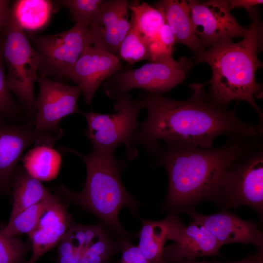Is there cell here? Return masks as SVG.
I'll list each match as a JSON object with an SVG mask.
<instances>
[{"label":"cell","instance_id":"cell-1","mask_svg":"<svg viewBox=\"0 0 263 263\" xmlns=\"http://www.w3.org/2000/svg\"><path fill=\"white\" fill-rule=\"evenodd\" d=\"M204 85L190 84L191 95L184 101L149 93L141 100L147 118L134 134L132 146L141 145L153 153L160 140L169 145L209 149L220 135L262 138V124L245 122L234 111L214 103L207 96Z\"/></svg>","mask_w":263,"mask_h":263},{"label":"cell","instance_id":"cell-2","mask_svg":"<svg viewBox=\"0 0 263 263\" xmlns=\"http://www.w3.org/2000/svg\"><path fill=\"white\" fill-rule=\"evenodd\" d=\"M260 139L231 135L221 147H197L166 144L153 153L169 176L166 204L187 213L202 201L217 204L228 172L241 157L260 143Z\"/></svg>","mask_w":263,"mask_h":263},{"label":"cell","instance_id":"cell-3","mask_svg":"<svg viewBox=\"0 0 263 263\" xmlns=\"http://www.w3.org/2000/svg\"><path fill=\"white\" fill-rule=\"evenodd\" d=\"M251 22L246 35L240 42L231 39L222 40L208 49L195 52L193 64L207 63L210 66L212 76L210 99L225 108L231 101L244 100L257 113L262 124L263 113L254 97L261 98L262 86L255 78L257 70L263 67L257 52L263 40V28L256 8L250 13Z\"/></svg>","mask_w":263,"mask_h":263},{"label":"cell","instance_id":"cell-4","mask_svg":"<svg viewBox=\"0 0 263 263\" xmlns=\"http://www.w3.org/2000/svg\"><path fill=\"white\" fill-rule=\"evenodd\" d=\"M80 157L87 169L83 189L74 192L62 186L60 190L72 201L91 211L118 232L124 230L119 223V210L126 207L135 213L138 203L127 192L120 177V166L114 152L92 146L90 152L83 154L75 149L63 148Z\"/></svg>","mask_w":263,"mask_h":263},{"label":"cell","instance_id":"cell-5","mask_svg":"<svg viewBox=\"0 0 263 263\" xmlns=\"http://www.w3.org/2000/svg\"><path fill=\"white\" fill-rule=\"evenodd\" d=\"M1 43L8 70L7 87L16 95L27 115L34 118L37 109L34 86L39 75V59L11 9Z\"/></svg>","mask_w":263,"mask_h":263},{"label":"cell","instance_id":"cell-6","mask_svg":"<svg viewBox=\"0 0 263 263\" xmlns=\"http://www.w3.org/2000/svg\"><path fill=\"white\" fill-rule=\"evenodd\" d=\"M115 99L114 113L81 112L88 124L86 134L92 146L103 150L114 152L117 146L124 145L127 157L133 159L138 151L133 147L132 141L139 126L137 117L143 109L142 103L141 100H133L128 93Z\"/></svg>","mask_w":263,"mask_h":263},{"label":"cell","instance_id":"cell-7","mask_svg":"<svg viewBox=\"0 0 263 263\" xmlns=\"http://www.w3.org/2000/svg\"><path fill=\"white\" fill-rule=\"evenodd\" d=\"M27 36L39 57L38 75L62 82L68 78L84 49L94 43L91 29L77 23L59 33Z\"/></svg>","mask_w":263,"mask_h":263},{"label":"cell","instance_id":"cell-8","mask_svg":"<svg viewBox=\"0 0 263 263\" xmlns=\"http://www.w3.org/2000/svg\"><path fill=\"white\" fill-rule=\"evenodd\" d=\"M193 65L185 57L177 61L172 55L163 56L137 69L114 74L107 79L104 90L107 96L114 99L134 88L160 94L183 82L186 72Z\"/></svg>","mask_w":263,"mask_h":263},{"label":"cell","instance_id":"cell-9","mask_svg":"<svg viewBox=\"0 0 263 263\" xmlns=\"http://www.w3.org/2000/svg\"><path fill=\"white\" fill-rule=\"evenodd\" d=\"M39 93L36 99L34 130L42 138L44 145L53 147L62 134L59 122L73 113L81 114L77 100L81 90L77 85L70 86L38 75Z\"/></svg>","mask_w":263,"mask_h":263},{"label":"cell","instance_id":"cell-10","mask_svg":"<svg viewBox=\"0 0 263 263\" xmlns=\"http://www.w3.org/2000/svg\"><path fill=\"white\" fill-rule=\"evenodd\" d=\"M223 209L252 207L263 210V151L261 144L241 157L227 173L217 204Z\"/></svg>","mask_w":263,"mask_h":263},{"label":"cell","instance_id":"cell-11","mask_svg":"<svg viewBox=\"0 0 263 263\" xmlns=\"http://www.w3.org/2000/svg\"><path fill=\"white\" fill-rule=\"evenodd\" d=\"M194 31L200 48L211 46L219 41L244 37L247 31L231 15L226 0H211L204 2L188 0Z\"/></svg>","mask_w":263,"mask_h":263},{"label":"cell","instance_id":"cell-12","mask_svg":"<svg viewBox=\"0 0 263 263\" xmlns=\"http://www.w3.org/2000/svg\"><path fill=\"white\" fill-rule=\"evenodd\" d=\"M121 68L119 58L93 44L82 51L68 78L80 88L85 102L89 104L101 83Z\"/></svg>","mask_w":263,"mask_h":263},{"label":"cell","instance_id":"cell-13","mask_svg":"<svg viewBox=\"0 0 263 263\" xmlns=\"http://www.w3.org/2000/svg\"><path fill=\"white\" fill-rule=\"evenodd\" d=\"M170 240L174 243L164 248L165 263L183 260L192 261L198 257L217 256L222 246L204 226L192 220L187 226L181 223L174 231Z\"/></svg>","mask_w":263,"mask_h":263},{"label":"cell","instance_id":"cell-14","mask_svg":"<svg viewBox=\"0 0 263 263\" xmlns=\"http://www.w3.org/2000/svg\"><path fill=\"white\" fill-rule=\"evenodd\" d=\"M129 10L128 0H104L90 27L94 44L118 58L119 46L131 26Z\"/></svg>","mask_w":263,"mask_h":263},{"label":"cell","instance_id":"cell-15","mask_svg":"<svg viewBox=\"0 0 263 263\" xmlns=\"http://www.w3.org/2000/svg\"><path fill=\"white\" fill-rule=\"evenodd\" d=\"M32 125L10 124L0 118V189H8L25 149L33 144L44 145Z\"/></svg>","mask_w":263,"mask_h":263},{"label":"cell","instance_id":"cell-16","mask_svg":"<svg viewBox=\"0 0 263 263\" xmlns=\"http://www.w3.org/2000/svg\"><path fill=\"white\" fill-rule=\"evenodd\" d=\"M186 213L192 220L204 226L223 245L238 243L252 244L263 247V234L254 221H246L225 210L209 215L196 212L192 209Z\"/></svg>","mask_w":263,"mask_h":263},{"label":"cell","instance_id":"cell-17","mask_svg":"<svg viewBox=\"0 0 263 263\" xmlns=\"http://www.w3.org/2000/svg\"><path fill=\"white\" fill-rule=\"evenodd\" d=\"M71 215L58 202L42 216L28 234L32 243V255L25 263H35L44 253L61 241L71 227Z\"/></svg>","mask_w":263,"mask_h":263},{"label":"cell","instance_id":"cell-18","mask_svg":"<svg viewBox=\"0 0 263 263\" xmlns=\"http://www.w3.org/2000/svg\"><path fill=\"white\" fill-rule=\"evenodd\" d=\"M182 222L174 213L159 221H142L139 233V247L149 263H165L163 254L166 242Z\"/></svg>","mask_w":263,"mask_h":263},{"label":"cell","instance_id":"cell-19","mask_svg":"<svg viewBox=\"0 0 263 263\" xmlns=\"http://www.w3.org/2000/svg\"><path fill=\"white\" fill-rule=\"evenodd\" d=\"M153 7L162 14L174 36L175 43L183 44L195 52L199 49V40L193 29L188 0H162Z\"/></svg>","mask_w":263,"mask_h":263},{"label":"cell","instance_id":"cell-20","mask_svg":"<svg viewBox=\"0 0 263 263\" xmlns=\"http://www.w3.org/2000/svg\"><path fill=\"white\" fill-rule=\"evenodd\" d=\"M10 185L14 200L9 220L51 194L40 181L31 176L20 167L16 168Z\"/></svg>","mask_w":263,"mask_h":263},{"label":"cell","instance_id":"cell-21","mask_svg":"<svg viewBox=\"0 0 263 263\" xmlns=\"http://www.w3.org/2000/svg\"><path fill=\"white\" fill-rule=\"evenodd\" d=\"M23 168L32 177L41 181L55 179L60 170L62 158L60 153L52 147L36 146L22 159Z\"/></svg>","mask_w":263,"mask_h":263},{"label":"cell","instance_id":"cell-22","mask_svg":"<svg viewBox=\"0 0 263 263\" xmlns=\"http://www.w3.org/2000/svg\"><path fill=\"white\" fill-rule=\"evenodd\" d=\"M11 9L22 29L31 33L44 28L56 11L48 0H15Z\"/></svg>","mask_w":263,"mask_h":263},{"label":"cell","instance_id":"cell-23","mask_svg":"<svg viewBox=\"0 0 263 263\" xmlns=\"http://www.w3.org/2000/svg\"><path fill=\"white\" fill-rule=\"evenodd\" d=\"M132 11L130 23L140 37L149 46L157 40L159 30L165 21L161 12L148 3L130 4Z\"/></svg>","mask_w":263,"mask_h":263},{"label":"cell","instance_id":"cell-24","mask_svg":"<svg viewBox=\"0 0 263 263\" xmlns=\"http://www.w3.org/2000/svg\"><path fill=\"white\" fill-rule=\"evenodd\" d=\"M58 202V198L51 194L9 220L6 225L0 230V231L8 237H15L22 234H29L36 227L44 213Z\"/></svg>","mask_w":263,"mask_h":263},{"label":"cell","instance_id":"cell-25","mask_svg":"<svg viewBox=\"0 0 263 263\" xmlns=\"http://www.w3.org/2000/svg\"><path fill=\"white\" fill-rule=\"evenodd\" d=\"M103 0H61L52 1L55 11L64 7L75 23L90 28L97 14Z\"/></svg>","mask_w":263,"mask_h":263},{"label":"cell","instance_id":"cell-26","mask_svg":"<svg viewBox=\"0 0 263 263\" xmlns=\"http://www.w3.org/2000/svg\"><path fill=\"white\" fill-rule=\"evenodd\" d=\"M118 58L131 64L144 60H150L148 45L131 25L119 46Z\"/></svg>","mask_w":263,"mask_h":263},{"label":"cell","instance_id":"cell-27","mask_svg":"<svg viewBox=\"0 0 263 263\" xmlns=\"http://www.w3.org/2000/svg\"><path fill=\"white\" fill-rule=\"evenodd\" d=\"M2 43L0 42V118L19 119L22 115V109L12 97L7 85Z\"/></svg>","mask_w":263,"mask_h":263},{"label":"cell","instance_id":"cell-28","mask_svg":"<svg viewBox=\"0 0 263 263\" xmlns=\"http://www.w3.org/2000/svg\"><path fill=\"white\" fill-rule=\"evenodd\" d=\"M113 245L103 234L84 251L78 263H105L112 252Z\"/></svg>","mask_w":263,"mask_h":263},{"label":"cell","instance_id":"cell-29","mask_svg":"<svg viewBox=\"0 0 263 263\" xmlns=\"http://www.w3.org/2000/svg\"><path fill=\"white\" fill-rule=\"evenodd\" d=\"M24 250L20 241L15 237L6 236L0 230V263H17Z\"/></svg>","mask_w":263,"mask_h":263},{"label":"cell","instance_id":"cell-30","mask_svg":"<svg viewBox=\"0 0 263 263\" xmlns=\"http://www.w3.org/2000/svg\"><path fill=\"white\" fill-rule=\"evenodd\" d=\"M121 248V263H149L138 246L125 242L122 244Z\"/></svg>","mask_w":263,"mask_h":263},{"label":"cell","instance_id":"cell-31","mask_svg":"<svg viewBox=\"0 0 263 263\" xmlns=\"http://www.w3.org/2000/svg\"><path fill=\"white\" fill-rule=\"evenodd\" d=\"M157 40H159L169 51H172L173 46L175 43V39L171 29L166 22L159 30Z\"/></svg>","mask_w":263,"mask_h":263},{"label":"cell","instance_id":"cell-32","mask_svg":"<svg viewBox=\"0 0 263 263\" xmlns=\"http://www.w3.org/2000/svg\"><path fill=\"white\" fill-rule=\"evenodd\" d=\"M10 0H0V42L2 40L10 12Z\"/></svg>","mask_w":263,"mask_h":263},{"label":"cell","instance_id":"cell-33","mask_svg":"<svg viewBox=\"0 0 263 263\" xmlns=\"http://www.w3.org/2000/svg\"><path fill=\"white\" fill-rule=\"evenodd\" d=\"M229 10L234 8H244L250 13L256 5L262 4V0H226Z\"/></svg>","mask_w":263,"mask_h":263},{"label":"cell","instance_id":"cell-34","mask_svg":"<svg viewBox=\"0 0 263 263\" xmlns=\"http://www.w3.org/2000/svg\"><path fill=\"white\" fill-rule=\"evenodd\" d=\"M193 263H263V247L258 248V250L255 253L248 255L245 258L239 261L228 263H212L193 261Z\"/></svg>","mask_w":263,"mask_h":263},{"label":"cell","instance_id":"cell-35","mask_svg":"<svg viewBox=\"0 0 263 263\" xmlns=\"http://www.w3.org/2000/svg\"><path fill=\"white\" fill-rule=\"evenodd\" d=\"M84 250L76 251L62 256H58L56 263H78Z\"/></svg>","mask_w":263,"mask_h":263},{"label":"cell","instance_id":"cell-36","mask_svg":"<svg viewBox=\"0 0 263 263\" xmlns=\"http://www.w3.org/2000/svg\"><path fill=\"white\" fill-rule=\"evenodd\" d=\"M193 261H188L186 260H183V261L181 262L175 263H193Z\"/></svg>","mask_w":263,"mask_h":263}]
</instances>
